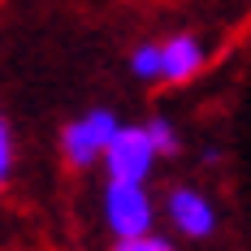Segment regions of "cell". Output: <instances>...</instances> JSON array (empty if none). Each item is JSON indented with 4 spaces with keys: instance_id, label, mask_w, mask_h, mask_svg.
<instances>
[{
    "instance_id": "cell-1",
    "label": "cell",
    "mask_w": 251,
    "mask_h": 251,
    "mask_svg": "<svg viewBox=\"0 0 251 251\" xmlns=\"http://www.w3.org/2000/svg\"><path fill=\"white\" fill-rule=\"evenodd\" d=\"M100 160H104V169H108V177L143 182L151 174V165H156V148H151L143 126H117L108 134V143H104Z\"/></svg>"
},
{
    "instance_id": "cell-2",
    "label": "cell",
    "mask_w": 251,
    "mask_h": 251,
    "mask_svg": "<svg viewBox=\"0 0 251 251\" xmlns=\"http://www.w3.org/2000/svg\"><path fill=\"white\" fill-rule=\"evenodd\" d=\"M151 195L143 191V182H122V177H108L104 186V221L117 238H130V234H143L151 229Z\"/></svg>"
},
{
    "instance_id": "cell-3",
    "label": "cell",
    "mask_w": 251,
    "mask_h": 251,
    "mask_svg": "<svg viewBox=\"0 0 251 251\" xmlns=\"http://www.w3.org/2000/svg\"><path fill=\"white\" fill-rule=\"evenodd\" d=\"M113 130H117V117H113L108 108H91V113H82L78 122H70L61 130V148L70 156V165H78V169L96 165Z\"/></svg>"
},
{
    "instance_id": "cell-4",
    "label": "cell",
    "mask_w": 251,
    "mask_h": 251,
    "mask_svg": "<svg viewBox=\"0 0 251 251\" xmlns=\"http://www.w3.org/2000/svg\"><path fill=\"white\" fill-rule=\"evenodd\" d=\"M169 221H174L177 234H186V238H208V234L217 229V212H212V203L203 200L200 191L177 186L174 195H169Z\"/></svg>"
},
{
    "instance_id": "cell-5",
    "label": "cell",
    "mask_w": 251,
    "mask_h": 251,
    "mask_svg": "<svg viewBox=\"0 0 251 251\" xmlns=\"http://www.w3.org/2000/svg\"><path fill=\"white\" fill-rule=\"evenodd\" d=\"M203 61H208V52L195 35H174L165 48H160V78H169V82H186V78H195L203 70Z\"/></svg>"
},
{
    "instance_id": "cell-6",
    "label": "cell",
    "mask_w": 251,
    "mask_h": 251,
    "mask_svg": "<svg viewBox=\"0 0 251 251\" xmlns=\"http://www.w3.org/2000/svg\"><path fill=\"white\" fill-rule=\"evenodd\" d=\"M130 70L139 78H160V48L156 44H143V48L130 52Z\"/></svg>"
},
{
    "instance_id": "cell-7",
    "label": "cell",
    "mask_w": 251,
    "mask_h": 251,
    "mask_svg": "<svg viewBox=\"0 0 251 251\" xmlns=\"http://www.w3.org/2000/svg\"><path fill=\"white\" fill-rule=\"evenodd\" d=\"M143 130H148V139H151V148H156V156H169V151H177V130H174L169 122H160V117H156V122H148Z\"/></svg>"
},
{
    "instance_id": "cell-8",
    "label": "cell",
    "mask_w": 251,
    "mask_h": 251,
    "mask_svg": "<svg viewBox=\"0 0 251 251\" xmlns=\"http://www.w3.org/2000/svg\"><path fill=\"white\" fill-rule=\"evenodd\" d=\"M113 251H174V247H169V238H160V234L143 229V234H130V238H117V247H113Z\"/></svg>"
},
{
    "instance_id": "cell-9",
    "label": "cell",
    "mask_w": 251,
    "mask_h": 251,
    "mask_svg": "<svg viewBox=\"0 0 251 251\" xmlns=\"http://www.w3.org/2000/svg\"><path fill=\"white\" fill-rule=\"evenodd\" d=\"M9 169H13V139H9V126L0 117V182L9 177Z\"/></svg>"
}]
</instances>
